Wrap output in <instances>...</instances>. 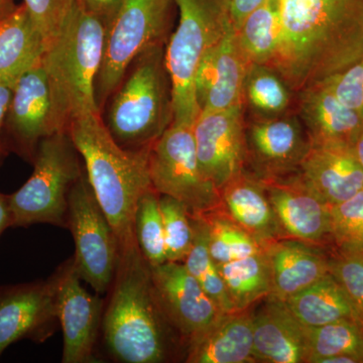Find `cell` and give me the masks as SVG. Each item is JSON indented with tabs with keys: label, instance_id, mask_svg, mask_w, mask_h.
I'll return each mask as SVG.
<instances>
[{
	"label": "cell",
	"instance_id": "obj_36",
	"mask_svg": "<svg viewBox=\"0 0 363 363\" xmlns=\"http://www.w3.org/2000/svg\"><path fill=\"white\" fill-rule=\"evenodd\" d=\"M330 274L343 286L363 316V250L332 248Z\"/></svg>",
	"mask_w": 363,
	"mask_h": 363
},
{
	"label": "cell",
	"instance_id": "obj_37",
	"mask_svg": "<svg viewBox=\"0 0 363 363\" xmlns=\"http://www.w3.org/2000/svg\"><path fill=\"white\" fill-rule=\"evenodd\" d=\"M320 83H323L341 104L363 116V58Z\"/></svg>",
	"mask_w": 363,
	"mask_h": 363
},
{
	"label": "cell",
	"instance_id": "obj_25",
	"mask_svg": "<svg viewBox=\"0 0 363 363\" xmlns=\"http://www.w3.org/2000/svg\"><path fill=\"white\" fill-rule=\"evenodd\" d=\"M48 43L25 4L0 21V84L16 81L42 62Z\"/></svg>",
	"mask_w": 363,
	"mask_h": 363
},
{
	"label": "cell",
	"instance_id": "obj_28",
	"mask_svg": "<svg viewBox=\"0 0 363 363\" xmlns=\"http://www.w3.org/2000/svg\"><path fill=\"white\" fill-rule=\"evenodd\" d=\"M293 94L290 86L271 66L252 64L243 86V106L252 118H272L290 113Z\"/></svg>",
	"mask_w": 363,
	"mask_h": 363
},
{
	"label": "cell",
	"instance_id": "obj_32",
	"mask_svg": "<svg viewBox=\"0 0 363 363\" xmlns=\"http://www.w3.org/2000/svg\"><path fill=\"white\" fill-rule=\"evenodd\" d=\"M192 222L195 231L194 243L183 264L221 312L235 311L219 267L208 250L206 224L200 215L192 216Z\"/></svg>",
	"mask_w": 363,
	"mask_h": 363
},
{
	"label": "cell",
	"instance_id": "obj_14",
	"mask_svg": "<svg viewBox=\"0 0 363 363\" xmlns=\"http://www.w3.org/2000/svg\"><path fill=\"white\" fill-rule=\"evenodd\" d=\"M57 274L30 283L0 286V357L21 340L44 343L60 326Z\"/></svg>",
	"mask_w": 363,
	"mask_h": 363
},
{
	"label": "cell",
	"instance_id": "obj_11",
	"mask_svg": "<svg viewBox=\"0 0 363 363\" xmlns=\"http://www.w3.org/2000/svg\"><path fill=\"white\" fill-rule=\"evenodd\" d=\"M68 131L52 96L44 65L40 62L26 72L13 87L4 128V142L33 164L40 143L48 136Z\"/></svg>",
	"mask_w": 363,
	"mask_h": 363
},
{
	"label": "cell",
	"instance_id": "obj_3",
	"mask_svg": "<svg viewBox=\"0 0 363 363\" xmlns=\"http://www.w3.org/2000/svg\"><path fill=\"white\" fill-rule=\"evenodd\" d=\"M68 133L121 248L136 245V207L142 196L154 189L149 171L150 147L124 149L109 133L100 112L74 119Z\"/></svg>",
	"mask_w": 363,
	"mask_h": 363
},
{
	"label": "cell",
	"instance_id": "obj_17",
	"mask_svg": "<svg viewBox=\"0 0 363 363\" xmlns=\"http://www.w3.org/2000/svg\"><path fill=\"white\" fill-rule=\"evenodd\" d=\"M262 182L286 238L333 248L331 205L306 186L298 174Z\"/></svg>",
	"mask_w": 363,
	"mask_h": 363
},
{
	"label": "cell",
	"instance_id": "obj_19",
	"mask_svg": "<svg viewBox=\"0 0 363 363\" xmlns=\"http://www.w3.org/2000/svg\"><path fill=\"white\" fill-rule=\"evenodd\" d=\"M298 175L331 206L363 190V169L353 145H311Z\"/></svg>",
	"mask_w": 363,
	"mask_h": 363
},
{
	"label": "cell",
	"instance_id": "obj_40",
	"mask_svg": "<svg viewBox=\"0 0 363 363\" xmlns=\"http://www.w3.org/2000/svg\"><path fill=\"white\" fill-rule=\"evenodd\" d=\"M124 0H78L85 11L104 21L108 28Z\"/></svg>",
	"mask_w": 363,
	"mask_h": 363
},
{
	"label": "cell",
	"instance_id": "obj_16",
	"mask_svg": "<svg viewBox=\"0 0 363 363\" xmlns=\"http://www.w3.org/2000/svg\"><path fill=\"white\" fill-rule=\"evenodd\" d=\"M196 150L204 175L220 191L247 166L245 106L201 111L193 124Z\"/></svg>",
	"mask_w": 363,
	"mask_h": 363
},
{
	"label": "cell",
	"instance_id": "obj_39",
	"mask_svg": "<svg viewBox=\"0 0 363 363\" xmlns=\"http://www.w3.org/2000/svg\"><path fill=\"white\" fill-rule=\"evenodd\" d=\"M267 0H226V13L234 32L238 30L248 16L264 6Z\"/></svg>",
	"mask_w": 363,
	"mask_h": 363
},
{
	"label": "cell",
	"instance_id": "obj_9",
	"mask_svg": "<svg viewBox=\"0 0 363 363\" xmlns=\"http://www.w3.org/2000/svg\"><path fill=\"white\" fill-rule=\"evenodd\" d=\"M149 171L152 188L183 203L192 216L220 207V194L203 173L193 125L173 123L152 143Z\"/></svg>",
	"mask_w": 363,
	"mask_h": 363
},
{
	"label": "cell",
	"instance_id": "obj_24",
	"mask_svg": "<svg viewBox=\"0 0 363 363\" xmlns=\"http://www.w3.org/2000/svg\"><path fill=\"white\" fill-rule=\"evenodd\" d=\"M187 363H250L253 357V314L222 313L187 347Z\"/></svg>",
	"mask_w": 363,
	"mask_h": 363
},
{
	"label": "cell",
	"instance_id": "obj_27",
	"mask_svg": "<svg viewBox=\"0 0 363 363\" xmlns=\"http://www.w3.org/2000/svg\"><path fill=\"white\" fill-rule=\"evenodd\" d=\"M217 266L235 311L248 310L271 295L272 272L267 247L264 252Z\"/></svg>",
	"mask_w": 363,
	"mask_h": 363
},
{
	"label": "cell",
	"instance_id": "obj_8",
	"mask_svg": "<svg viewBox=\"0 0 363 363\" xmlns=\"http://www.w3.org/2000/svg\"><path fill=\"white\" fill-rule=\"evenodd\" d=\"M175 0H124L107 28L104 61L96 80L99 109L113 94L143 52L164 43Z\"/></svg>",
	"mask_w": 363,
	"mask_h": 363
},
{
	"label": "cell",
	"instance_id": "obj_12",
	"mask_svg": "<svg viewBox=\"0 0 363 363\" xmlns=\"http://www.w3.org/2000/svg\"><path fill=\"white\" fill-rule=\"evenodd\" d=\"M56 310L63 332V363L97 362L104 301L82 286L73 257L56 269Z\"/></svg>",
	"mask_w": 363,
	"mask_h": 363
},
{
	"label": "cell",
	"instance_id": "obj_30",
	"mask_svg": "<svg viewBox=\"0 0 363 363\" xmlns=\"http://www.w3.org/2000/svg\"><path fill=\"white\" fill-rule=\"evenodd\" d=\"M200 216L206 224L208 250L217 264H226L266 250L220 207Z\"/></svg>",
	"mask_w": 363,
	"mask_h": 363
},
{
	"label": "cell",
	"instance_id": "obj_23",
	"mask_svg": "<svg viewBox=\"0 0 363 363\" xmlns=\"http://www.w3.org/2000/svg\"><path fill=\"white\" fill-rule=\"evenodd\" d=\"M272 272L271 297L286 301L330 274L329 255L316 245L281 240L267 247Z\"/></svg>",
	"mask_w": 363,
	"mask_h": 363
},
{
	"label": "cell",
	"instance_id": "obj_20",
	"mask_svg": "<svg viewBox=\"0 0 363 363\" xmlns=\"http://www.w3.org/2000/svg\"><path fill=\"white\" fill-rule=\"evenodd\" d=\"M307 357V328L286 302L274 297L253 314V357L267 363H303Z\"/></svg>",
	"mask_w": 363,
	"mask_h": 363
},
{
	"label": "cell",
	"instance_id": "obj_29",
	"mask_svg": "<svg viewBox=\"0 0 363 363\" xmlns=\"http://www.w3.org/2000/svg\"><path fill=\"white\" fill-rule=\"evenodd\" d=\"M279 33V0H267L235 32L238 44L250 64L267 66L278 52Z\"/></svg>",
	"mask_w": 363,
	"mask_h": 363
},
{
	"label": "cell",
	"instance_id": "obj_43",
	"mask_svg": "<svg viewBox=\"0 0 363 363\" xmlns=\"http://www.w3.org/2000/svg\"><path fill=\"white\" fill-rule=\"evenodd\" d=\"M16 7L14 0H0V21L13 13Z\"/></svg>",
	"mask_w": 363,
	"mask_h": 363
},
{
	"label": "cell",
	"instance_id": "obj_4",
	"mask_svg": "<svg viewBox=\"0 0 363 363\" xmlns=\"http://www.w3.org/2000/svg\"><path fill=\"white\" fill-rule=\"evenodd\" d=\"M107 26L75 0L42 63L67 128L74 119L100 112L96 80L104 61Z\"/></svg>",
	"mask_w": 363,
	"mask_h": 363
},
{
	"label": "cell",
	"instance_id": "obj_6",
	"mask_svg": "<svg viewBox=\"0 0 363 363\" xmlns=\"http://www.w3.org/2000/svg\"><path fill=\"white\" fill-rule=\"evenodd\" d=\"M179 23L164 52L173 95V123L193 125L200 109L195 77L203 58L231 26L226 0H175Z\"/></svg>",
	"mask_w": 363,
	"mask_h": 363
},
{
	"label": "cell",
	"instance_id": "obj_26",
	"mask_svg": "<svg viewBox=\"0 0 363 363\" xmlns=\"http://www.w3.org/2000/svg\"><path fill=\"white\" fill-rule=\"evenodd\" d=\"M284 302L306 328L345 319L363 323L357 305L331 274Z\"/></svg>",
	"mask_w": 363,
	"mask_h": 363
},
{
	"label": "cell",
	"instance_id": "obj_10",
	"mask_svg": "<svg viewBox=\"0 0 363 363\" xmlns=\"http://www.w3.org/2000/svg\"><path fill=\"white\" fill-rule=\"evenodd\" d=\"M68 229L75 242L74 264L79 277L99 295L113 281L121 243L98 202L85 166L69 195Z\"/></svg>",
	"mask_w": 363,
	"mask_h": 363
},
{
	"label": "cell",
	"instance_id": "obj_34",
	"mask_svg": "<svg viewBox=\"0 0 363 363\" xmlns=\"http://www.w3.org/2000/svg\"><path fill=\"white\" fill-rule=\"evenodd\" d=\"M160 207L164 223L167 260L184 262L194 243L192 216L183 203L169 196L160 195Z\"/></svg>",
	"mask_w": 363,
	"mask_h": 363
},
{
	"label": "cell",
	"instance_id": "obj_21",
	"mask_svg": "<svg viewBox=\"0 0 363 363\" xmlns=\"http://www.w3.org/2000/svg\"><path fill=\"white\" fill-rule=\"evenodd\" d=\"M297 111L311 145L354 147L363 128V116L341 104L323 83L297 93Z\"/></svg>",
	"mask_w": 363,
	"mask_h": 363
},
{
	"label": "cell",
	"instance_id": "obj_38",
	"mask_svg": "<svg viewBox=\"0 0 363 363\" xmlns=\"http://www.w3.org/2000/svg\"><path fill=\"white\" fill-rule=\"evenodd\" d=\"M75 0H23L48 45L58 35Z\"/></svg>",
	"mask_w": 363,
	"mask_h": 363
},
{
	"label": "cell",
	"instance_id": "obj_41",
	"mask_svg": "<svg viewBox=\"0 0 363 363\" xmlns=\"http://www.w3.org/2000/svg\"><path fill=\"white\" fill-rule=\"evenodd\" d=\"M11 95L13 87L0 84V166L4 164V160L9 154L4 142V128Z\"/></svg>",
	"mask_w": 363,
	"mask_h": 363
},
{
	"label": "cell",
	"instance_id": "obj_13",
	"mask_svg": "<svg viewBox=\"0 0 363 363\" xmlns=\"http://www.w3.org/2000/svg\"><path fill=\"white\" fill-rule=\"evenodd\" d=\"M155 296L171 328L188 345L222 314L183 262L150 267Z\"/></svg>",
	"mask_w": 363,
	"mask_h": 363
},
{
	"label": "cell",
	"instance_id": "obj_15",
	"mask_svg": "<svg viewBox=\"0 0 363 363\" xmlns=\"http://www.w3.org/2000/svg\"><path fill=\"white\" fill-rule=\"evenodd\" d=\"M247 164L260 180H274L298 173L311 142L298 114L252 118L245 124Z\"/></svg>",
	"mask_w": 363,
	"mask_h": 363
},
{
	"label": "cell",
	"instance_id": "obj_42",
	"mask_svg": "<svg viewBox=\"0 0 363 363\" xmlns=\"http://www.w3.org/2000/svg\"><path fill=\"white\" fill-rule=\"evenodd\" d=\"M11 227H13V214H11L9 195L0 193V238L4 231Z\"/></svg>",
	"mask_w": 363,
	"mask_h": 363
},
{
	"label": "cell",
	"instance_id": "obj_1",
	"mask_svg": "<svg viewBox=\"0 0 363 363\" xmlns=\"http://www.w3.org/2000/svg\"><path fill=\"white\" fill-rule=\"evenodd\" d=\"M272 62L295 94L363 58V0H279Z\"/></svg>",
	"mask_w": 363,
	"mask_h": 363
},
{
	"label": "cell",
	"instance_id": "obj_22",
	"mask_svg": "<svg viewBox=\"0 0 363 363\" xmlns=\"http://www.w3.org/2000/svg\"><path fill=\"white\" fill-rule=\"evenodd\" d=\"M220 208L262 247L286 240L264 182L243 171L219 191Z\"/></svg>",
	"mask_w": 363,
	"mask_h": 363
},
{
	"label": "cell",
	"instance_id": "obj_18",
	"mask_svg": "<svg viewBox=\"0 0 363 363\" xmlns=\"http://www.w3.org/2000/svg\"><path fill=\"white\" fill-rule=\"evenodd\" d=\"M252 65L233 28L205 55L195 77V94L201 111H223L243 105V86Z\"/></svg>",
	"mask_w": 363,
	"mask_h": 363
},
{
	"label": "cell",
	"instance_id": "obj_44",
	"mask_svg": "<svg viewBox=\"0 0 363 363\" xmlns=\"http://www.w3.org/2000/svg\"><path fill=\"white\" fill-rule=\"evenodd\" d=\"M354 149L363 169V128L359 136H358L357 143H355Z\"/></svg>",
	"mask_w": 363,
	"mask_h": 363
},
{
	"label": "cell",
	"instance_id": "obj_7",
	"mask_svg": "<svg viewBox=\"0 0 363 363\" xmlns=\"http://www.w3.org/2000/svg\"><path fill=\"white\" fill-rule=\"evenodd\" d=\"M33 164L30 179L9 195L13 227L44 223L68 228L69 195L84 169L68 131L44 138Z\"/></svg>",
	"mask_w": 363,
	"mask_h": 363
},
{
	"label": "cell",
	"instance_id": "obj_33",
	"mask_svg": "<svg viewBox=\"0 0 363 363\" xmlns=\"http://www.w3.org/2000/svg\"><path fill=\"white\" fill-rule=\"evenodd\" d=\"M133 230L138 248L150 267L168 262L160 194L154 189L145 193L138 203Z\"/></svg>",
	"mask_w": 363,
	"mask_h": 363
},
{
	"label": "cell",
	"instance_id": "obj_5",
	"mask_svg": "<svg viewBox=\"0 0 363 363\" xmlns=\"http://www.w3.org/2000/svg\"><path fill=\"white\" fill-rule=\"evenodd\" d=\"M164 52V43L143 52L111 95L104 123L124 149L152 147L173 123V95Z\"/></svg>",
	"mask_w": 363,
	"mask_h": 363
},
{
	"label": "cell",
	"instance_id": "obj_2",
	"mask_svg": "<svg viewBox=\"0 0 363 363\" xmlns=\"http://www.w3.org/2000/svg\"><path fill=\"white\" fill-rule=\"evenodd\" d=\"M107 294L100 335L109 357L121 363L164 362L174 330L157 304L150 266L138 243L121 248Z\"/></svg>",
	"mask_w": 363,
	"mask_h": 363
},
{
	"label": "cell",
	"instance_id": "obj_31",
	"mask_svg": "<svg viewBox=\"0 0 363 363\" xmlns=\"http://www.w3.org/2000/svg\"><path fill=\"white\" fill-rule=\"evenodd\" d=\"M335 355H351L363 363L362 322L339 320L307 328V363H322Z\"/></svg>",
	"mask_w": 363,
	"mask_h": 363
},
{
	"label": "cell",
	"instance_id": "obj_45",
	"mask_svg": "<svg viewBox=\"0 0 363 363\" xmlns=\"http://www.w3.org/2000/svg\"><path fill=\"white\" fill-rule=\"evenodd\" d=\"M362 332H363V323H362Z\"/></svg>",
	"mask_w": 363,
	"mask_h": 363
},
{
	"label": "cell",
	"instance_id": "obj_35",
	"mask_svg": "<svg viewBox=\"0 0 363 363\" xmlns=\"http://www.w3.org/2000/svg\"><path fill=\"white\" fill-rule=\"evenodd\" d=\"M331 238L333 248L363 250V190L332 205Z\"/></svg>",
	"mask_w": 363,
	"mask_h": 363
}]
</instances>
